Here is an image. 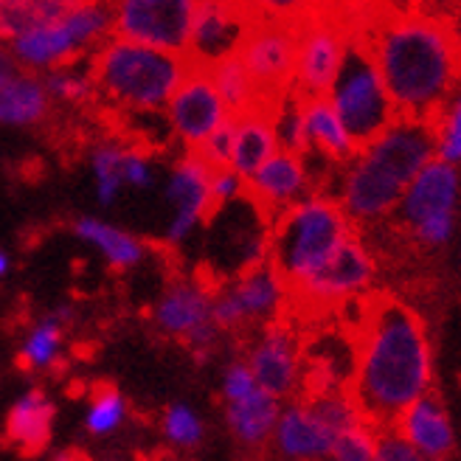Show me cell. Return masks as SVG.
Wrapping results in <instances>:
<instances>
[{
	"instance_id": "38",
	"label": "cell",
	"mask_w": 461,
	"mask_h": 461,
	"mask_svg": "<svg viewBox=\"0 0 461 461\" xmlns=\"http://www.w3.org/2000/svg\"><path fill=\"white\" fill-rule=\"evenodd\" d=\"M51 461H90V456L82 453V450H77V447H65V450L54 453Z\"/></svg>"
},
{
	"instance_id": "20",
	"label": "cell",
	"mask_w": 461,
	"mask_h": 461,
	"mask_svg": "<svg viewBox=\"0 0 461 461\" xmlns=\"http://www.w3.org/2000/svg\"><path fill=\"white\" fill-rule=\"evenodd\" d=\"M397 433L402 439L417 447L425 458H447L456 447L453 422L447 417L445 405L436 400L430 391L420 400H413L400 417L394 420Z\"/></svg>"
},
{
	"instance_id": "7",
	"label": "cell",
	"mask_w": 461,
	"mask_h": 461,
	"mask_svg": "<svg viewBox=\"0 0 461 461\" xmlns=\"http://www.w3.org/2000/svg\"><path fill=\"white\" fill-rule=\"evenodd\" d=\"M113 32V0H85L74 12H68L51 23H40L17 34L14 54L17 59L42 71V68L71 65L85 49H94Z\"/></svg>"
},
{
	"instance_id": "26",
	"label": "cell",
	"mask_w": 461,
	"mask_h": 461,
	"mask_svg": "<svg viewBox=\"0 0 461 461\" xmlns=\"http://www.w3.org/2000/svg\"><path fill=\"white\" fill-rule=\"evenodd\" d=\"M49 119V94L34 77H17L0 87V124L29 127Z\"/></svg>"
},
{
	"instance_id": "14",
	"label": "cell",
	"mask_w": 461,
	"mask_h": 461,
	"mask_svg": "<svg viewBox=\"0 0 461 461\" xmlns=\"http://www.w3.org/2000/svg\"><path fill=\"white\" fill-rule=\"evenodd\" d=\"M372 282H375L372 250L357 237V230H352L312 279L287 293V304L295 302L310 310L349 304L372 287Z\"/></svg>"
},
{
	"instance_id": "12",
	"label": "cell",
	"mask_w": 461,
	"mask_h": 461,
	"mask_svg": "<svg viewBox=\"0 0 461 461\" xmlns=\"http://www.w3.org/2000/svg\"><path fill=\"white\" fill-rule=\"evenodd\" d=\"M349 34L352 29L330 9H315L307 20L298 23L293 94L302 99L330 94L340 71Z\"/></svg>"
},
{
	"instance_id": "10",
	"label": "cell",
	"mask_w": 461,
	"mask_h": 461,
	"mask_svg": "<svg viewBox=\"0 0 461 461\" xmlns=\"http://www.w3.org/2000/svg\"><path fill=\"white\" fill-rule=\"evenodd\" d=\"M217 287L220 285H214V276L205 270L172 282L152 307L155 330L172 340L186 343L200 357L209 355L220 338V330L212 321V298Z\"/></svg>"
},
{
	"instance_id": "18",
	"label": "cell",
	"mask_w": 461,
	"mask_h": 461,
	"mask_svg": "<svg viewBox=\"0 0 461 461\" xmlns=\"http://www.w3.org/2000/svg\"><path fill=\"white\" fill-rule=\"evenodd\" d=\"M273 447L287 461H324L332 453L335 430L318 417L310 400L282 405L273 428Z\"/></svg>"
},
{
	"instance_id": "24",
	"label": "cell",
	"mask_w": 461,
	"mask_h": 461,
	"mask_svg": "<svg viewBox=\"0 0 461 461\" xmlns=\"http://www.w3.org/2000/svg\"><path fill=\"white\" fill-rule=\"evenodd\" d=\"M304 122H307V135H310V152H318L335 167H343L346 160L355 158L357 144L352 141L349 130L343 127L340 115L335 113L327 96L304 99Z\"/></svg>"
},
{
	"instance_id": "13",
	"label": "cell",
	"mask_w": 461,
	"mask_h": 461,
	"mask_svg": "<svg viewBox=\"0 0 461 461\" xmlns=\"http://www.w3.org/2000/svg\"><path fill=\"white\" fill-rule=\"evenodd\" d=\"M197 0H113V32L132 42L183 57Z\"/></svg>"
},
{
	"instance_id": "17",
	"label": "cell",
	"mask_w": 461,
	"mask_h": 461,
	"mask_svg": "<svg viewBox=\"0 0 461 461\" xmlns=\"http://www.w3.org/2000/svg\"><path fill=\"white\" fill-rule=\"evenodd\" d=\"M225 115L228 110L212 82V74L205 68L189 65L169 99L172 132L192 149L225 122Z\"/></svg>"
},
{
	"instance_id": "21",
	"label": "cell",
	"mask_w": 461,
	"mask_h": 461,
	"mask_svg": "<svg viewBox=\"0 0 461 461\" xmlns=\"http://www.w3.org/2000/svg\"><path fill=\"white\" fill-rule=\"evenodd\" d=\"M209 189H212V172L192 152H186L169 180V200L177 209V217L169 228L172 242L186 237L194 228V222L200 220L209 222Z\"/></svg>"
},
{
	"instance_id": "29",
	"label": "cell",
	"mask_w": 461,
	"mask_h": 461,
	"mask_svg": "<svg viewBox=\"0 0 461 461\" xmlns=\"http://www.w3.org/2000/svg\"><path fill=\"white\" fill-rule=\"evenodd\" d=\"M127 400L115 385L102 383L94 388L90 402L85 408V430L94 439H107V436L119 433L122 425L127 422Z\"/></svg>"
},
{
	"instance_id": "35",
	"label": "cell",
	"mask_w": 461,
	"mask_h": 461,
	"mask_svg": "<svg viewBox=\"0 0 461 461\" xmlns=\"http://www.w3.org/2000/svg\"><path fill=\"white\" fill-rule=\"evenodd\" d=\"M257 377H253L250 366L245 360H234L228 363V368L222 372V400L225 402H234L248 397L250 391H257Z\"/></svg>"
},
{
	"instance_id": "32",
	"label": "cell",
	"mask_w": 461,
	"mask_h": 461,
	"mask_svg": "<svg viewBox=\"0 0 461 461\" xmlns=\"http://www.w3.org/2000/svg\"><path fill=\"white\" fill-rule=\"evenodd\" d=\"M164 439L177 450H197L205 442V422L186 402H172L160 417Z\"/></svg>"
},
{
	"instance_id": "5",
	"label": "cell",
	"mask_w": 461,
	"mask_h": 461,
	"mask_svg": "<svg viewBox=\"0 0 461 461\" xmlns=\"http://www.w3.org/2000/svg\"><path fill=\"white\" fill-rule=\"evenodd\" d=\"M352 230V220L335 197L310 192L270 222L267 262L290 293L312 279Z\"/></svg>"
},
{
	"instance_id": "39",
	"label": "cell",
	"mask_w": 461,
	"mask_h": 461,
	"mask_svg": "<svg viewBox=\"0 0 461 461\" xmlns=\"http://www.w3.org/2000/svg\"><path fill=\"white\" fill-rule=\"evenodd\" d=\"M9 270V259H6V253H0V276H6Z\"/></svg>"
},
{
	"instance_id": "11",
	"label": "cell",
	"mask_w": 461,
	"mask_h": 461,
	"mask_svg": "<svg viewBox=\"0 0 461 461\" xmlns=\"http://www.w3.org/2000/svg\"><path fill=\"white\" fill-rule=\"evenodd\" d=\"M287 307V287L270 262L237 273L212 298V321L220 332H245L279 318Z\"/></svg>"
},
{
	"instance_id": "33",
	"label": "cell",
	"mask_w": 461,
	"mask_h": 461,
	"mask_svg": "<svg viewBox=\"0 0 461 461\" xmlns=\"http://www.w3.org/2000/svg\"><path fill=\"white\" fill-rule=\"evenodd\" d=\"M377 439H380V433L375 430V425L363 420L335 436L330 461H375Z\"/></svg>"
},
{
	"instance_id": "25",
	"label": "cell",
	"mask_w": 461,
	"mask_h": 461,
	"mask_svg": "<svg viewBox=\"0 0 461 461\" xmlns=\"http://www.w3.org/2000/svg\"><path fill=\"white\" fill-rule=\"evenodd\" d=\"M68 324H71V310L68 307H59L45 318H40L20 343V352H17L20 368H26V372H51L62 357Z\"/></svg>"
},
{
	"instance_id": "27",
	"label": "cell",
	"mask_w": 461,
	"mask_h": 461,
	"mask_svg": "<svg viewBox=\"0 0 461 461\" xmlns=\"http://www.w3.org/2000/svg\"><path fill=\"white\" fill-rule=\"evenodd\" d=\"M212 82L217 87V94L228 110V115H242V113H250V110H259L257 104V94H253V85H250V77L245 71V65L240 59V54H228L222 59H217L212 68Z\"/></svg>"
},
{
	"instance_id": "1",
	"label": "cell",
	"mask_w": 461,
	"mask_h": 461,
	"mask_svg": "<svg viewBox=\"0 0 461 461\" xmlns=\"http://www.w3.org/2000/svg\"><path fill=\"white\" fill-rule=\"evenodd\" d=\"M433 355L422 318L394 298H372L363 307L355 340L352 397L372 425H391L430 391Z\"/></svg>"
},
{
	"instance_id": "37",
	"label": "cell",
	"mask_w": 461,
	"mask_h": 461,
	"mask_svg": "<svg viewBox=\"0 0 461 461\" xmlns=\"http://www.w3.org/2000/svg\"><path fill=\"white\" fill-rule=\"evenodd\" d=\"M17 71H20V68H17L14 57H12L6 49H0V87L9 85L12 79H17V77H20Z\"/></svg>"
},
{
	"instance_id": "36",
	"label": "cell",
	"mask_w": 461,
	"mask_h": 461,
	"mask_svg": "<svg viewBox=\"0 0 461 461\" xmlns=\"http://www.w3.org/2000/svg\"><path fill=\"white\" fill-rule=\"evenodd\" d=\"M375 461H430V458H425L417 447H411L394 430V433H380Z\"/></svg>"
},
{
	"instance_id": "2",
	"label": "cell",
	"mask_w": 461,
	"mask_h": 461,
	"mask_svg": "<svg viewBox=\"0 0 461 461\" xmlns=\"http://www.w3.org/2000/svg\"><path fill=\"white\" fill-rule=\"evenodd\" d=\"M397 115L430 122L461 87V45L445 23L425 14H394L360 23Z\"/></svg>"
},
{
	"instance_id": "4",
	"label": "cell",
	"mask_w": 461,
	"mask_h": 461,
	"mask_svg": "<svg viewBox=\"0 0 461 461\" xmlns=\"http://www.w3.org/2000/svg\"><path fill=\"white\" fill-rule=\"evenodd\" d=\"M186 68L189 62L177 54L124 37H104L94 45L87 71L96 94L104 96L113 110L158 113L169 104Z\"/></svg>"
},
{
	"instance_id": "28",
	"label": "cell",
	"mask_w": 461,
	"mask_h": 461,
	"mask_svg": "<svg viewBox=\"0 0 461 461\" xmlns=\"http://www.w3.org/2000/svg\"><path fill=\"white\" fill-rule=\"evenodd\" d=\"M77 234L82 240H87L90 245H96L113 270H127V267L141 262V257H144L141 242L130 234H124V230L102 222V220H79Z\"/></svg>"
},
{
	"instance_id": "19",
	"label": "cell",
	"mask_w": 461,
	"mask_h": 461,
	"mask_svg": "<svg viewBox=\"0 0 461 461\" xmlns=\"http://www.w3.org/2000/svg\"><path fill=\"white\" fill-rule=\"evenodd\" d=\"M57 425V405L42 388L20 394L4 420V442L20 456H40L49 450Z\"/></svg>"
},
{
	"instance_id": "31",
	"label": "cell",
	"mask_w": 461,
	"mask_h": 461,
	"mask_svg": "<svg viewBox=\"0 0 461 461\" xmlns=\"http://www.w3.org/2000/svg\"><path fill=\"white\" fill-rule=\"evenodd\" d=\"M71 65L51 68V74L45 77V94H51L54 99L82 107V110L94 107L99 94H96L94 79H90V71H74Z\"/></svg>"
},
{
	"instance_id": "22",
	"label": "cell",
	"mask_w": 461,
	"mask_h": 461,
	"mask_svg": "<svg viewBox=\"0 0 461 461\" xmlns=\"http://www.w3.org/2000/svg\"><path fill=\"white\" fill-rule=\"evenodd\" d=\"M234 119V115H230ZM279 149L276 138V113L250 110L234 119V149H230V169L248 180L265 160Z\"/></svg>"
},
{
	"instance_id": "34",
	"label": "cell",
	"mask_w": 461,
	"mask_h": 461,
	"mask_svg": "<svg viewBox=\"0 0 461 461\" xmlns=\"http://www.w3.org/2000/svg\"><path fill=\"white\" fill-rule=\"evenodd\" d=\"M124 152H127V147H119V144H102L94 152V172H96V180H99V200L102 203H113L115 194H119V189H122V183H124V175H122Z\"/></svg>"
},
{
	"instance_id": "15",
	"label": "cell",
	"mask_w": 461,
	"mask_h": 461,
	"mask_svg": "<svg viewBox=\"0 0 461 461\" xmlns=\"http://www.w3.org/2000/svg\"><path fill=\"white\" fill-rule=\"evenodd\" d=\"M245 363L257 377V385L279 400H287L304 377V357L302 346H298V335L282 315L262 324V330L248 346Z\"/></svg>"
},
{
	"instance_id": "23",
	"label": "cell",
	"mask_w": 461,
	"mask_h": 461,
	"mask_svg": "<svg viewBox=\"0 0 461 461\" xmlns=\"http://www.w3.org/2000/svg\"><path fill=\"white\" fill-rule=\"evenodd\" d=\"M282 400L267 394L265 388L250 391L248 397L225 402V422L230 436L245 447H262L270 442L276 420H279Z\"/></svg>"
},
{
	"instance_id": "8",
	"label": "cell",
	"mask_w": 461,
	"mask_h": 461,
	"mask_svg": "<svg viewBox=\"0 0 461 461\" xmlns=\"http://www.w3.org/2000/svg\"><path fill=\"white\" fill-rule=\"evenodd\" d=\"M456 203L458 172L453 164L433 158L408 180L394 214L417 242L439 248L450 242L456 230Z\"/></svg>"
},
{
	"instance_id": "16",
	"label": "cell",
	"mask_w": 461,
	"mask_h": 461,
	"mask_svg": "<svg viewBox=\"0 0 461 461\" xmlns=\"http://www.w3.org/2000/svg\"><path fill=\"white\" fill-rule=\"evenodd\" d=\"M312 192V177L304 155L276 149L265 164L242 180V194L257 205L259 214L273 222L293 203Z\"/></svg>"
},
{
	"instance_id": "3",
	"label": "cell",
	"mask_w": 461,
	"mask_h": 461,
	"mask_svg": "<svg viewBox=\"0 0 461 461\" xmlns=\"http://www.w3.org/2000/svg\"><path fill=\"white\" fill-rule=\"evenodd\" d=\"M433 158L430 122L397 115L343 164L335 200L352 225H375L397 212L408 180Z\"/></svg>"
},
{
	"instance_id": "6",
	"label": "cell",
	"mask_w": 461,
	"mask_h": 461,
	"mask_svg": "<svg viewBox=\"0 0 461 461\" xmlns=\"http://www.w3.org/2000/svg\"><path fill=\"white\" fill-rule=\"evenodd\" d=\"M327 99L332 102L335 113L340 115L343 127L349 130L357 147L368 144L375 135H380L397 119V107L388 96L385 82L377 71L375 57L368 51L363 34L357 32L349 34L340 71L330 87Z\"/></svg>"
},
{
	"instance_id": "9",
	"label": "cell",
	"mask_w": 461,
	"mask_h": 461,
	"mask_svg": "<svg viewBox=\"0 0 461 461\" xmlns=\"http://www.w3.org/2000/svg\"><path fill=\"white\" fill-rule=\"evenodd\" d=\"M298 26L279 20H257L240 42V59L250 77L259 110L276 113L293 90Z\"/></svg>"
},
{
	"instance_id": "30",
	"label": "cell",
	"mask_w": 461,
	"mask_h": 461,
	"mask_svg": "<svg viewBox=\"0 0 461 461\" xmlns=\"http://www.w3.org/2000/svg\"><path fill=\"white\" fill-rule=\"evenodd\" d=\"M433 152L445 164H461V87L442 104V110L430 119Z\"/></svg>"
}]
</instances>
